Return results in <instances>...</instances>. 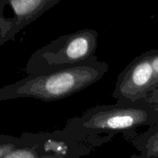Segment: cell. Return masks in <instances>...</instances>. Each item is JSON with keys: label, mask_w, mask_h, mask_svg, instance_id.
Returning <instances> with one entry per match:
<instances>
[{"label": "cell", "mask_w": 158, "mask_h": 158, "mask_svg": "<svg viewBox=\"0 0 158 158\" xmlns=\"http://www.w3.org/2000/svg\"><path fill=\"white\" fill-rule=\"evenodd\" d=\"M156 89L149 51L136 56L117 77L113 96L118 103H140Z\"/></svg>", "instance_id": "obj_5"}, {"label": "cell", "mask_w": 158, "mask_h": 158, "mask_svg": "<svg viewBox=\"0 0 158 158\" xmlns=\"http://www.w3.org/2000/svg\"><path fill=\"white\" fill-rule=\"evenodd\" d=\"M23 143L2 158H82L94 150L88 143L66 130L22 133Z\"/></svg>", "instance_id": "obj_4"}, {"label": "cell", "mask_w": 158, "mask_h": 158, "mask_svg": "<svg viewBox=\"0 0 158 158\" xmlns=\"http://www.w3.org/2000/svg\"><path fill=\"white\" fill-rule=\"evenodd\" d=\"M24 142L21 134L20 137H14L11 135H0V158L7 156L14 149L20 146Z\"/></svg>", "instance_id": "obj_8"}, {"label": "cell", "mask_w": 158, "mask_h": 158, "mask_svg": "<svg viewBox=\"0 0 158 158\" xmlns=\"http://www.w3.org/2000/svg\"><path fill=\"white\" fill-rule=\"evenodd\" d=\"M98 39L99 33L93 29L60 36L33 54L26 72L28 75L47 74L88 62L96 56Z\"/></svg>", "instance_id": "obj_3"}, {"label": "cell", "mask_w": 158, "mask_h": 158, "mask_svg": "<svg viewBox=\"0 0 158 158\" xmlns=\"http://www.w3.org/2000/svg\"><path fill=\"white\" fill-rule=\"evenodd\" d=\"M123 137L138 151L126 158H158V123L142 133L135 131Z\"/></svg>", "instance_id": "obj_7"}, {"label": "cell", "mask_w": 158, "mask_h": 158, "mask_svg": "<svg viewBox=\"0 0 158 158\" xmlns=\"http://www.w3.org/2000/svg\"><path fill=\"white\" fill-rule=\"evenodd\" d=\"M151 62L154 70V78H155V84L156 88L158 87V49H152L149 50Z\"/></svg>", "instance_id": "obj_9"}, {"label": "cell", "mask_w": 158, "mask_h": 158, "mask_svg": "<svg viewBox=\"0 0 158 158\" xmlns=\"http://www.w3.org/2000/svg\"><path fill=\"white\" fill-rule=\"evenodd\" d=\"M145 102H147L148 104H150L152 106H154L156 109L158 110V87H156L147 97V99L145 100Z\"/></svg>", "instance_id": "obj_10"}, {"label": "cell", "mask_w": 158, "mask_h": 158, "mask_svg": "<svg viewBox=\"0 0 158 158\" xmlns=\"http://www.w3.org/2000/svg\"><path fill=\"white\" fill-rule=\"evenodd\" d=\"M109 65L97 56L83 64L47 74L28 75L26 78L0 89V102L31 97L45 102L67 98L99 81Z\"/></svg>", "instance_id": "obj_2"}, {"label": "cell", "mask_w": 158, "mask_h": 158, "mask_svg": "<svg viewBox=\"0 0 158 158\" xmlns=\"http://www.w3.org/2000/svg\"><path fill=\"white\" fill-rule=\"evenodd\" d=\"M61 0H20L8 1L14 12V19H8L7 28L5 35V41L12 38L16 32L20 31L26 25L30 24L39 18L47 10L50 9Z\"/></svg>", "instance_id": "obj_6"}, {"label": "cell", "mask_w": 158, "mask_h": 158, "mask_svg": "<svg viewBox=\"0 0 158 158\" xmlns=\"http://www.w3.org/2000/svg\"><path fill=\"white\" fill-rule=\"evenodd\" d=\"M157 123L158 110L147 102H116L93 106L70 118L64 130L98 149L118 133H133L141 127H152Z\"/></svg>", "instance_id": "obj_1"}]
</instances>
